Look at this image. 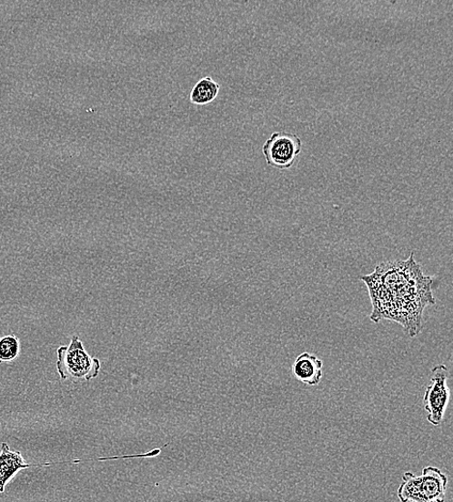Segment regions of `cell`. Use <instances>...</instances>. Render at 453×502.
Returning a JSON list of instances; mask_svg holds the SVG:
<instances>
[{
	"label": "cell",
	"instance_id": "obj_8",
	"mask_svg": "<svg viewBox=\"0 0 453 502\" xmlns=\"http://www.w3.org/2000/svg\"><path fill=\"white\" fill-rule=\"evenodd\" d=\"M220 88L212 77H203L191 92V102L196 105H208L217 97Z\"/></svg>",
	"mask_w": 453,
	"mask_h": 502
},
{
	"label": "cell",
	"instance_id": "obj_9",
	"mask_svg": "<svg viewBox=\"0 0 453 502\" xmlns=\"http://www.w3.org/2000/svg\"><path fill=\"white\" fill-rule=\"evenodd\" d=\"M21 354V341L13 335L0 339V364L11 363Z\"/></svg>",
	"mask_w": 453,
	"mask_h": 502
},
{
	"label": "cell",
	"instance_id": "obj_5",
	"mask_svg": "<svg viewBox=\"0 0 453 502\" xmlns=\"http://www.w3.org/2000/svg\"><path fill=\"white\" fill-rule=\"evenodd\" d=\"M448 371L444 365L431 371V381L426 390L424 401L428 420L433 427H439L448 405L450 390L448 387Z\"/></svg>",
	"mask_w": 453,
	"mask_h": 502
},
{
	"label": "cell",
	"instance_id": "obj_6",
	"mask_svg": "<svg viewBox=\"0 0 453 502\" xmlns=\"http://www.w3.org/2000/svg\"><path fill=\"white\" fill-rule=\"evenodd\" d=\"M90 461L102 462L103 459L98 458L59 463L27 464L24 459L21 451L12 450L6 443H3L2 450H0V496L5 493L7 484L14 478V477L17 476L22 469L33 467H48L55 464H74Z\"/></svg>",
	"mask_w": 453,
	"mask_h": 502
},
{
	"label": "cell",
	"instance_id": "obj_3",
	"mask_svg": "<svg viewBox=\"0 0 453 502\" xmlns=\"http://www.w3.org/2000/svg\"><path fill=\"white\" fill-rule=\"evenodd\" d=\"M56 368L62 380L90 381L97 378L101 363L86 350L79 336H73L67 346L57 350Z\"/></svg>",
	"mask_w": 453,
	"mask_h": 502
},
{
	"label": "cell",
	"instance_id": "obj_4",
	"mask_svg": "<svg viewBox=\"0 0 453 502\" xmlns=\"http://www.w3.org/2000/svg\"><path fill=\"white\" fill-rule=\"evenodd\" d=\"M302 139L294 134L274 133L262 147L267 164L277 169L290 168L302 151Z\"/></svg>",
	"mask_w": 453,
	"mask_h": 502
},
{
	"label": "cell",
	"instance_id": "obj_2",
	"mask_svg": "<svg viewBox=\"0 0 453 502\" xmlns=\"http://www.w3.org/2000/svg\"><path fill=\"white\" fill-rule=\"evenodd\" d=\"M447 486L448 477L441 469L427 467L419 477L410 472L403 475L398 497L401 502H445Z\"/></svg>",
	"mask_w": 453,
	"mask_h": 502
},
{
	"label": "cell",
	"instance_id": "obj_7",
	"mask_svg": "<svg viewBox=\"0 0 453 502\" xmlns=\"http://www.w3.org/2000/svg\"><path fill=\"white\" fill-rule=\"evenodd\" d=\"M291 371L297 380L317 387L322 380L323 362L317 356L306 352L295 359Z\"/></svg>",
	"mask_w": 453,
	"mask_h": 502
},
{
	"label": "cell",
	"instance_id": "obj_1",
	"mask_svg": "<svg viewBox=\"0 0 453 502\" xmlns=\"http://www.w3.org/2000/svg\"><path fill=\"white\" fill-rule=\"evenodd\" d=\"M361 279L370 294L373 322L396 321L412 337L420 332L424 310L434 305L435 299L432 277L423 274L414 254L408 260L379 264L371 275Z\"/></svg>",
	"mask_w": 453,
	"mask_h": 502
}]
</instances>
